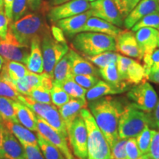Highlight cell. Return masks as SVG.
<instances>
[{
  "label": "cell",
  "instance_id": "6da1fadb",
  "mask_svg": "<svg viewBox=\"0 0 159 159\" xmlns=\"http://www.w3.org/2000/svg\"><path fill=\"white\" fill-rule=\"evenodd\" d=\"M124 107L118 99L111 96L100 97L89 103L91 114L110 148L119 139V119Z\"/></svg>",
  "mask_w": 159,
  "mask_h": 159
},
{
  "label": "cell",
  "instance_id": "7a4b0ae2",
  "mask_svg": "<svg viewBox=\"0 0 159 159\" xmlns=\"http://www.w3.org/2000/svg\"><path fill=\"white\" fill-rule=\"evenodd\" d=\"M49 30L43 17L39 13H29L21 19L11 23L8 31L19 42L30 47L32 39L35 37H41Z\"/></svg>",
  "mask_w": 159,
  "mask_h": 159
},
{
  "label": "cell",
  "instance_id": "3957f363",
  "mask_svg": "<svg viewBox=\"0 0 159 159\" xmlns=\"http://www.w3.org/2000/svg\"><path fill=\"white\" fill-rule=\"evenodd\" d=\"M72 45L83 55L94 56L108 51H116L115 38L94 32H82L75 35Z\"/></svg>",
  "mask_w": 159,
  "mask_h": 159
},
{
  "label": "cell",
  "instance_id": "277c9868",
  "mask_svg": "<svg viewBox=\"0 0 159 159\" xmlns=\"http://www.w3.org/2000/svg\"><path fill=\"white\" fill-rule=\"evenodd\" d=\"M80 116L84 120L88 134V159H112L108 142L90 111L83 108Z\"/></svg>",
  "mask_w": 159,
  "mask_h": 159
},
{
  "label": "cell",
  "instance_id": "5b68a950",
  "mask_svg": "<svg viewBox=\"0 0 159 159\" xmlns=\"http://www.w3.org/2000/svg\"><path fill=\"white\" fill-rule=\"evenodd\" d=\"M146 127H149L148 113L139 110L132 104L125 105L119 119V139L135 138Z\"/></svg>",
  "mask_w": 159,
  "mask_h": 159
},
{
  "label": "cell",
  "instance_id": "8992f818",
  "mask_svg": "<svg viewBox=\"0 0 159 159\" xmlns=\"http://www.w3.org/2000/svg\"><path fill=\"white\" fill-rule=\"evenodd\" d=\"M41 47L43 61V72L53 77L54 67L69 52L68 45L66 42L55 41L49 30L41 37Z\"/></svg>",
  "mask_w": 159,
  "mask_h": 159
},
{
  "label": "cell",
  "instance_id": "52a82bcc",
  "mask_svg": "<svg viewBox=\"0 0 159 159\" xmlns=\"http://www.w3.org/2000/svg\"><path fill=\"white\" fill-rule=\"evenodd\" d=\"M127 96L135 108L148 114L153 110L158 99L152 85L147 81L134 85Z\"/></svg>",
  "mask_w": 159,
  "mask_h": 159
},
{
  "label": "cell",
  "instance_id": "ba28073f",
  "mask_svg": "<svg viewBox=\"0 0 159 159\" xmlns=\"http://www.w3.org/2000/svg\"><path fill=\"white\" fill-rule=\"evenodd\" d=\"M70 147L78 159H88V134L82 117H76L67 128Z\"/></svg>",
  "mask_w": 159,
  "mask_h": 159
},
{
  "label": "cell",
  "instance_id": "9c48e42d",
  "mask_svg": "<svg viewBox=\"0 0 159 159\" xmlns=\"http://www.w3.org/2000/svg\"><path fill=\"white\" fill-rule=\"evenodd\" d=\"M116 67L121 81L128 87L147 80L143 65L131 57L118 54Z\"/></svg>",
  "mask_w": 159,
  "mask_h": 159
},
{
  "label": "cell",
  "instance_id": "30bf717a",
  "mask_svg": "<svg viewBox=\"0 0 159 159\" xmlns=\"http://www.w3.org/2000/svg\"><path fill=\"white\" fill-rule=\"evenodd\" d=\"M29 54L30 47L21 44L9 31L5 39H0V55L5 60L26 65Z\"/></svg>",
  "mask_w": 159,
  "mask_h": 159
},
{
  "label": "cell",
  "instance_id": "8fae6325",
  "mask_svg": "<svg viewBox=\"0 0 159 159\" xmlns=\"http://www.w3.org/2000/svg\"><path fill=\"white\" fill-rule=\"evenodd\" d=\"M92 16L97 17L117 27H122L124 18L114 0H95L90 3Z\"/></svg>",
  "mask_w": 159,
  "mask_h": 159
},
{
  "label": "cell",
  "instance_id": "7c38bea8",
  "mask_svg": "<svg viewBox=\"0 0 159 159\" xmlns=\"http://www.w3.org/2000/svg\"><path fill=\"white\" fill-rule=\"evenodd\" d=\"M90 8L91 5L88 0H70L52 7L47 17L51 22L55 23L61 19L84 13Z\"/></svg>",
  "mask_w": 159,
  "mask_h": 159
},
{
  "label": "cell",
  "instance_id": "4fadbf2b",
  "mask_svg": "<svg viewBox=\"0 0 159 159\" xmlns=\"http://www.w3.org/2000/svg\"><path fill=\"white\" fill-rule=\"evenodd\" d=\"M37 116V133L41 134L43 138L55 145L62 152L66 159H75L71 152L66 137L59 134L47 124L41 117Z\"/></svg>",
  "mask_w": 159,
  "mask_h": 159
},
{
  "label": "cell",
  "instance_id": "5bb4252c",
  "mask_svg": "<svg viewBox=\"0 0 159 159\" xmlns=\"http://www.w3.org/2000/svg\"><path fill=\"white\" fill-rule=\"evenodd\" d=\"M12 83L20 94L27 95L32 89L39 85H43L51 89L53 84V77L45 72L35 74L30 71L23 78Z\"/></svg>",
  "mask_w": 159,
  "mask_h": 159
},
{
  "label": "cell",
  "instance_id": "9a60e30c",
  "mask_svg": "<svg viewBox=\"0 0 159 159\" xmlns=\"http://www.w3.org/2000/svg\"><path fill=\"white\" fill-rule=\"evenodd\" d=\"M116 51L129 57L142 61L143 55L139 49L136 36L133 31L122 30L115 38Z\"/></svg>",
  "mask_w": 159,
  "mask_h": 159
},
{
  "label": "cell",
  "instance_id": "2e32d148",
  "mask_svg": "<svg viewBox=\"0 0 159 159\" xmlns=\"http://www.w3.org/2000/svg\"><path fill=\"white\" fill-rule=\"evenodd\" d=\"M159 12L158 0H140L136 7L125 17L123 25L130 30L143 17Z\"/></svg>",
  "mask_w": 159,
  "mask_h": 159
},
{
  "label": "cell",
  "instance_id": "e0dca14e",
  "mask_svg": "<svg viewBox=\"0 0 159 159\" xmlns=\"http://www.w3.org/2000/svg\"><path fill=\"white\" fill-rule=\"evenodd\" d=\"M137 43L141 52L150 54L155 49L159 48V30L152 27H142L135 33Z\"/></svg>",
  "mask_w": 159,
  "mask_h": 159
},
{
  "label": "cell",
  "instance_id": "ac0fdd59",
  "mask_svg": "<svg viewBox=\"0 0 159 159\" xmlns=\"http://www.w3.org/2000/svg\"><path fill=\"white\" fill-rule=\"evenodd\" d=\"M91 16H92V14L90 10H89L80 14L59 20L55 24L59 28L62 30L64 35L73 37L77 33H82L83 27Z\"/></svg>",
  "mask_w": 159,
  "mask_h": 159
},
{
  "label": "cell",
  "instance_id": "d6986e66",
  "mask_svg": "<svg viewBox=\"0 0 159 159\" xmlns=\"http://www.w3.org/2000/svg\"><path fill=\"white\" fill-rule=\"evenodd\" d=\"M3 157L7 159H26L22 144L5 127L2 144Z\"/></svg>",
  "mask_w": 159,
  "mask_h": 159
},
{
  "label": "cell",
  "instance_id": "ffe728a7",
  "mask_svg": "<svg viewBox=\"0 0 159 159\" xmlns=\"http://www.w3.org/2000/svg\"><path fill=\"white\" fill-rule=\"evenodd\" d=\"M41 37L32 39L30 45V54L26 66L30 72L41 74L43 72V61L41 47Z\"/></svg>",
  "mask_w": 159,
  "mask_h": 159
},
{
  "label": "cell",
  "instance_id": "44dd1931",
  "mask_svg": "<svg viewBox=\"0 0 159 159\" xmlns=\"http://www.w3.org/2000/svg\"><path fill=\"white\" fill-rule=\"evenodd\" d=\"M88 102L86 99H81L76 98H71L61 108H58V111L62 118L63 122L65 123L66 129L74 119L80 116V113L83 108H86Z\"/></svg>",
  "mask_w": 159,
  "mask_h": 159
},
{
  "label": "cell",
  "instance_id": "7402d4cb",
  "mask_svg": "<svg viewBox=\"0 0 159 159\" xmlns=\"http://www.w3.org/2000/svg\"><path fill=\"white\" fill-rule=\"evenodd\" d=\"M68 52L71 60V73L73 75H91L99 76V69L92 63L80 56L74 49H69Z\"/></svg>",
  "mask_w": 159,
  "mask_h": 159
},
{
  "label": "cell",
  "instance_id": "603a6c76",
  "mask_svg": "<svg viewBox=\"0 0 159 159\" xmlns=\"http://www.w3.org/2000/svg\"><path fill=\"white\" fill-rule=\"evenodd\" d=\"M122 29L117 26L108 22L97 17L91 16L87 20L86 23L83 27L82 32H94L106 34L116 38L121 32Z\"/></svg>",
  "mask_w": 159,
  "mask_h": 159
},
{
  "label": "cell",
  "instance_id": "cb8c5ba5",
  "mask_svg": "<svg viewBox=\"0 0 159 159\" xmlns=\"http://www.w3.org/2000/svg\"><path fill=\"white\" fill-rule=\"evenodd\" d=\"M13 105L19 123L29 130L37 132V116L35 113L19 101H13Z\"/></svg>",
  "mask_w": 159,
  "mask_h": 159
},
{
  "label": "cell",
  "instance_id": "d4e9b609",
  "mask_svg": "<svg viewBox=\"0 0 159 159\" xmlns=\"http://www.w3.org/2000/svg\"><path fill=\"white\" fill-rule=\"evenodd\" d=\"M2 124L10 132L14 135L21 144H25L38 146L37 135L22 125L12 122H6Z\"/></svg>",
  "mask_w": 159,
  "mask_h": 159
},
{
  "label": "cell",
  "instance_id": "484cf974",
  "mask_svg": "<svg viewBox=\"0 0 159 159\" xmlns=\"http://www.w3.org/2000/svg\"><path fill=\"white\" fill-rule=\"evenodd\" d=\"M30 71L24 63L5 60L2 68L0 71V75L10 80L11 82H13L23 78Z\"/></svg>",
  "mask_w": 159,
  "mask_h": 159
},
{
  "label": "cell",
  "instance_id": "4316f807",
  "mask_svg": "<svg viewBox=\"0 0 159 159\" xmlns=\"http://www.w3.org/2000/svg\"><path fill=\"white\" fill-rule=\"evenodd\" d=\"M41 118L43 120H44L49 126H51L53 129L57 131L59 134H62L63 136L68 138L67 129L66 127L65 123L63 122L58 110H57L54 105L52 104L43 112Z\"/></svg>",
  "mask_w": 159,
  "mask_h": 159
},
{
  "label": "cell",
  "instance_id": "83f0119b",
  "mask_svg": "<svg viewBox=\"0 0 159 159\" xmlns=\"http://www.w3.org/2000/svg\"><path fill=\"white\" fill-rule=\"evenodd\" d=\"M99 75L102 77L105 82L116 87L122 92L126 91L128 89V85L121 81L117 70L116 62L111 63L106 66L99 69Z\"/></svg>",
  "mask_w": 159,
  "mask_h": 159
},
{
  "label": "cell",
  "instance_id": "f1b7e54d",
  "mask_svg": "<svg viewBox=\"0 0 159 159\" xmlns=\"http://www.w3.org/2000/svg\"><path fill=\"white\" fill-rule=\"evenodd\" d=\"M121 93L123 92L116 87L113 86L112 85L109 84L105 81L99 80L96 85L87 90L85 98L89 102H91L100 97L108 96V95L118 94Z\"/></svg>",
  "mask_w": 159,
  "mask_h": 159
},
{
  "label": "cell",
  "instance_id": "f546056e",
  "mask_svg": "<svg viewBox=\"0 0 159 159\" xmlns=\"http://www.w3.org/2000/svg\"><path fill=\"white\" fill-rule=\"evenodd\" d=\"M71 60L69 52L56 63L53 69V81L61 83L66 80L72 77Z\"/></svg>",
  "mask_w": 159,
  "mask_h": 159
},
{
  "label": "cell",
  "instance_id": "4dcf8cb0",
  "mask_svg": "<svg viewBox=\"0 0 159 159\" xmlns=\"http://www.w3.org/2000/svg\"><path fill=\"white\" fill-rule=\"evenodd\" d=\"M38 145L45 159H66L62 152L49 141L37 133Z\"/></svg>",
  "mask_w": 159,
  "mask_h": 159
},
{
  "label": "cell",
  "instance_id": "1f68e13d",
  "mask_svg": "<svg viewBox=\"0 0 159 159\" xmlns=\"http://www.w3.org/2000/svg\"><path fill=\"white\" fill-rule=\"evenodd\" d=\"M13 101L7 97H0V122L19 123L13 108Z\"/></svg>",
  "mask_w": 159,
  "mask_h": 159
},
{
  "label": "cell",
  "instance_id": "d6a6232c",
  "mask_svg": "<svg viewBox=\"0 0 159 159\" xmlns=\"http://www.w3.org/2000/svg\"><path fill=\"white\" fill-rule=\"evenodd\" d=\"M53 82L60 85L69 95L71 98L86 99L85 94H86L87 90L75 82L72 77L66 80L61 83H57L55 81Z\"/></svg>",
  "mask_w": 159,
  "mask_h": 159
},
{
  "label": "cell",
  "instance_id": "836d02e7",
  "mask_svg": "<svg viewBox=\"0 0 159 159\" xmlns=\"http://www.w3.org/2000/svg\"><path fill=\"white\" fill-rule=\"evenodd\" d=\"M156 130L150 129L149 127H146L142 132L136 136V140L139 150L142 155H147L150 150L152 138L156 134Z\"/></svg>",
  "mask_w": 159,
  "mask_h": 159
},
{
  "label": "cell",
  "instance_id": "e575fe53",
  "mask_svg": "<svg viewBox=\"0 0 159 159\" xmlns=\"http://www.w3.org/2000/svg\"><path fill=\"white\" fill-rule=\"evenodd\" d=\"M84 56L85 59L88 60L91 63H94L100 69L106 66L109 63L116 62L118 54L113 51H108L94 55V56H87V55H84Z\"/></svg>",
  "mask_w": 159,
  "mask_h": 159
},
{
  "label": "cell",
  "instance_id": "d590c367",
  "mask_svg": "<svg viewBox=\"0 0 159 159\" xmlns=\"http://www.w3.org/2000/svg\"><path fill=\"white\" fill-rule=\"evenodd\" d=\"M21 94L10 80L0 75V97H7L13 101H19Z\"/></svg>",
  "mask_w": 159,
  "mask_h": 159
},
{
  "label": "cell",
  "instance_id": "8d00e7d4",
  "mask_svg": "<svg viewBox=\"0 0 159 159\" xmlns=\"http://www.w3.org/2000/svg\"><path fill=\"white\" fill-rule=\"evenodd\" d=\"M52 104L57 108H61L62 105L69 102L71 97L60 85L53 82L52 87L50 89Z\"/></svg>",
  "mask_w": 159,
  "mask_h": 159
},
{
  "label": "cell",
  "instance_id": "74e56055",
  "mask_svg": "<svg viewBox=\"0 0 159 159\" xmlns=\"http://www.w3.org/2000/svg\"><path fill=\"white\" fill-rule=\"evenodd\" d=\"M38 102L44 103V104H52L50 89L43 86L39 85L32 89L30 92L27 95Z\"/></svg>",
  "mask_w": 159,
  "mask_h": 159
},
{
  "label": "cell",
  "instance_id": "f35d334b",
  "mask_svg": "<svg viewBox=\"0 0 159 159\" xmlns=\"http://www.w3.org/2000/svg\"><path fill=\"white\" fill-rule=\"evenodd\" d=\"M145 76L152 71L159 69V48L155 49L150 54L144 55L143 57Z\"/></svg>",
  "mask_w": 159,
  "mask_h": 159
},
{
  "label": "cell",
  "instance_id": "ab89813d",
  "mask_svg": "<svg viewBox=\"0 0 159 159\" xmlns=\"http://www.w3.org/2000/svg\"><path fill=\"white\" fill-rule=\"evenodd\" d=\"M142 27H152L159 30V12L143 17L131 28V30L136 32Z\"/></svg>",
  "mask_w": 159,
  "mask_h": 159
},
{
  "label": "cell",
  "instance_id": "60d3db41",
  "mask_svg": "<svg viewBox=\"0 0 159 159\" xmlns=\"http://www.w3.org/2000/svg\"><path fill=\"white\" fill-rule=\"evenodd\" d=\"M28 8L27 0H13L12 5V23L26 14Z\"/></svg>",
  "mask_w": 159,
  "mask_h": 159
},
{
  "label": "cell",
  "instance_id": "b9f144b4",
  "mask_svg": "<svg viewBox=\"0 0 159 159\" xmlns=\"http://www.w3.org/2000/svg\"><path fill=\"white\" fill-rule=\"evenodd\" d=\"M72 79L75 82L86 90H89L91 87L96 85L99 80L98 77L91 75H72Z\"/></svg>",
  "mask_w": 159,
  "mask_h": 159
},
{
  "label": "cell",
  "instance_id": "7bdbcfd3",
  "mask_svg": "<svg viewBox=\"0 0 159 159\" xmlns=\"http://www.w3.org/2000/svg\"><path fill=\"white\" fill-rule=\"evenodd\" d=\"M117 8L123 18L128 16L137 5L140 0H114Z\"/></svg>",
  "mask_w": 159,
  "mask_h": 159
},
{
  "label": "cell",
  "instance_id": "ee69618b",
  "mask_svg": "<svg viewBox=\"0 0 159 159\" xmlns=\"http://www.w3.org/2000/svg\"><path fill=\"white\" fill-rule=\"evenodd\" d=\"M125 152L127 159H139L142 156L137 145L136 139L129 138L127 139L125 144Z\"/></svg>",
  "mask_w": 159,
  "mask_h": 159
},
{
  "label": "cell",
  "instance_id": "f6af8a7d",
  "mask_svg": "<svg viewBox=\"0 0 159 159\" xmlns=\"http://www.w3.org/2000/svg\"><path fill=\"white\" fill-rule=\"evenodd\" d=\"M127 139H119L111 148L112 159H127L125 152V144Z\"/></svg>",
  "mask_w": 159,
  "mask_h": 159
},
{
  "label": "cell",
  "instance_id": "bcb514c9",
  "mask_svg": "<svg viewBox=\"0 0 159 159\" xmlns=\"http://www.w3.org/2000/svg\"><path fill=\"white\" fill-rule=\"evenodd\" d=\"M24 150H25L26 159H45L42 152L40 150L39 145L22 144Z\"/></svg>",
  "mask_w": 159,
  "mask_h": 159
},
{
  "label": "cell",
  "instance_id": "7dc6e473",
  "mask_svg": "<svg viewBox=\"0 0 159 159\" xmlns=\"http://www.w3.org/2000/svg\"><path fill=\"white\" fill-rule=\"evenodd\" d=\"M149 159H159V130L157 131L152 138L150 150L147 154Z\"/></svg>",
  "mask_w": 159,
  "mask_h": 159
},
{
  "label": "cell",
  "instance_id": "c3c4849f",
  "mask_svg": "<svg viewBox=\"0 0 159 159\" xmlns=\"http://www.w3.org/2000/svg\"><path fill=\"white\" fill-rule=\"evenodd\" d=\"M149 128L159 130V99L153 110L148 114Z\"/></svg>",
  "mask_w": 159,
  "mask_h": 159
},
{
  "label": "cell",
  "instance_id": "681fc988",
  "mask_svg": "<svg viewBox=\"0 0 159 159\" xmlns=\"http://www.w3.org/2000/svg\"><path fill=\"white\" fill-rule=\"evenodd\" d=\"M11 21L4 11H0V39H5L8 31Z\"/></svg>",
  "mask_w": 159,
  "mask_h": 159
},
{
  "label": "cell",
  "instance_id": "f907efd6",
  "mask_svg": "<svg viewBox=\"0 0 159 159\" xmlns=\"http://www.w3.org/2000/svg\"><path fill=\"white\" fill-rule=\"evenodd\" d=\"M51 35L55 41L58 42H66L65 39V35L62 30L59 28L56 25H53L51 28Z\"/></svg>",
  "mask_w": 159,
  "mask_h": 159
},
{
  "label": "cell",
  "instance_id": "816d5d0a",
  "mask_svg": "<svg viewBox=\"0 0 159 159\" xmlns=\"http://www.w3.org/2000/svg\"><path fill=\"white\" fill-rule=\"evenodd\" d=\"M13 0H4V12L12 23V5Z\"/></svg>",
  "mask_w": 159,
  "mask_h": 159
},
{
  "label": "cell",
  "instance_id": "f5cc1de1",
  "mask_svg": "<svg viewBox=\"0 0 159 159\" xmlns=\"http://www.w3.org/2000/svg\"><path fill=\"white\" fill-rule=\"evenodd\" d=\"M27 1L28 7L33 11H39L42 5V0H27Z\"/></svg>",
  "mask_w": 159,
  "mask_h": 159
},
{
  "label": "cell",
  "instance_id": "db71d44e",
  "mask_svg": "<svg viewBox=\"0 0 159 159\" xmlns=\"http://www.w3.org/2000/svg\"><path fill=\"white\" fill-rule=\"evenodd\" d=\"M146 80L152 83L159 84V69L149 73L146 76Z\"/></svg>",
  "mask_w": 159,
  "mask_h": 159
},
{
  "label": "cell",
  "instance_id": "11a10c76",
  "mask_svg": "<svg viewBox=\"0 0 159 159\" xmlns=\"http://www.w3.org/2000/svg\"><path fill=\"white\" fill-rule=\"evenodd\" d=\"M4 130H5V126H4L2 123L0 122V158H4L2 151Z\"/></svg>",
  "mask_w": 159,
  "mask_h": 159
},
{
  "label": "cell",
  "instance_id": "9f6ffc18",
  "mask_svg": "<svg viewBox=\"0 0 159 159\" xmlns=\"http://www.w3.org/2000/svg\"><path fill=\"white\" fill-rule=\"evenodd\" d=\"M68 1H70V0H50V3L52 6H56L66 2Z\"/></svg>",
  "mask_w": 159,
  "mask_h": 159
},
{
  "label": "cell",
  "instance_id": "6f0895ef",
  "mask_svg": "<svg viewBox=\"0 0 159 159\" xmlns=\"http://www.w3.org/2000/svg\"><path fill=\"white\" fill-rule=\"evenodd\" d=\"M4 62H5V59L3 58L0 55V71L2 70V66L4 64Z\"/></svg>",
  "mask_w": 159,
  "mask_h": 159
},
{
  "label": "cell",
  "instance_id": "680465c9",
  "mask_svg": "<svg viewBox=\"0 0 159 159\" xmlns=\"http://www.w3.org/2000/svg\"><path fill=\"white\" fill-rule=\"evenodd\" d=\"M4 11V0H0V11Z\"/></svg>",
  "mask_w": 159,
  "mask_h": 159
},
{
  "label": "cell",
  "instance_id": "91938a15",
  "mask_svg": "<svg viewBox=\"0 0 159 159\" xmlns=\"http://www.w3.org/2000/svg\"><path fill=\"white\" fill-rule=\"evenodd\" d=\"M139 159H149V158L147 156V155H142V156H141Z\"/></svg>",
  "mask_w": 159,
  "mask_h": 159
},
{
  "label": "cell",
  "instance_id": "94428289",
  "mask_svg": "<svg viewBox=\"0 0 159 159\" xmlns=\"http://www.w3.org/2000/svg\"><path fill=\"white\" fill-rule=\"evenodd\" d=\"M88 1H89V2H93V1H95V0H88Z\"/></svg>",
  "mask_w": 159,
  "mask_h": 159
},
{
  "label": "cell",
  "instance_id": "6125c7cd",
  "mask_svg": "<svg viewBox=\"0 0 159 159\" xmlns=\"http://www.w3.org/2000/svg\"><path fill=\"white\" fill-rule=\"evenodd\" d=\"M0 159H7V158H0Z\"/></svg>",
  "mask_w": 159,
  "mask_h": 159
},
{
  "label": "cell",
  "instance_id": "be15d7a7",
  "mask_svg": "<svg viewBox=\"0 0 159 159\" xmlns=\"http://www.w3.org/2000/svg\"><path fill=\"white\" fill-rule=\"evenodd\" d=\"M158 1H159V0H158Z\"/></svg>",
  "mask_w": 159,
  "mask_h": 159
}]
</instances>
